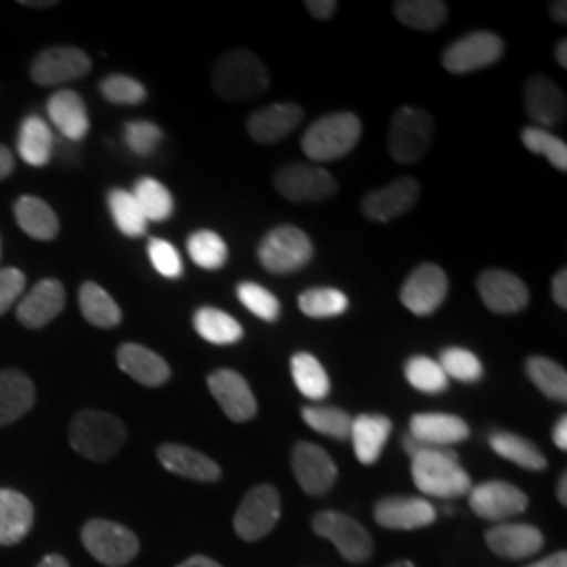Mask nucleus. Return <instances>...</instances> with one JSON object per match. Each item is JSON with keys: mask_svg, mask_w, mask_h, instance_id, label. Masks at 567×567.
Listing matches in <instances>:
<instances>
[{"mask_svg": "<svg viewBox=\"0 0 567 567\" xmlns=\"http://www.w3.org/2000/svg\"><path fill=\"white\" fill-rule=\"evenodd\" d=\"M100 91L107 102L116 105H140L147 100V91L142 82L124 74H112L103 79Z\"/></svg>", "mask_w": 567, "mask_h": 567, "instance_id": "49", "label": "nucleus"}, {"mask_svg": "<svg viewBox=\"0 0 567 567\" xmlns=\"http://www.w3.org/2000/svg\"><path fill=\"white\" fill-rule=\"evenodd\" d=\"M505 55V41L492 32H471L452 42L442 55V63L452 74H468L494 65Z\"/></svg>", "mask_w": 567, "mask_h": 567, "instance_id": "10", "label": "nucleus"}, {"mask_svg": "<svg viewBox=\"0 0 567 567\" xmlns=\"http://www.w3.org/2000/svg\"><path fill=\"white\" fill-rule=\"evenodd\" d=\"M84 548L107 567H122L131 564L140 553L137 536L116 522L91 519L81 532Z\"/></svg>", "mask_w": 567, "mask_h": 567, "instance_id": "7", "label": "nucleus"}, {"mask_svg": "<svg viewBox=\"0 0 567 567\" xmlns=\"http://www.w3.org/2000/svg\"><path fill=\"white\" fill-rule=\"evenodd\" d=\"M435 122L421 107H400L389 124V154L395 163L416 164L423 161L433 143Z\"/></svg>", "mask_w": 567, "mask_h": 567, "instance_id": "5", "label": "nucleus"}, {"mask_svg": "<svg viewBox=\"0 0 567 567\" xmlns=\"http://www.w3.org/2000/svg\"><path fill=\"white\" fill-rule=\"evenodd\" d=\"M347 307H349L347 295L337 288H309L299 295V309L307 318H313V320L343 316Z\"/></svg>", "mask_w": 567, "mask_h": 567, "instance_id": "42", "label": "nucleus"}, {"mask_svg": "<svg viewBox=\"0 0 567 567\" xmlns=\"http://www.w3.org/2000/svg\"><path fill=\"white\" fill-rule=\"evenodd\" d=\"M526 372L529 381L547 395L548 400L555 402H566L567 400V372L564 365L543 358V355H532L527 358Z\"/></svg>", "mask_w": 567, "mask_h": 567, "instance_id": "38", "label": "nucleus"}, {"mask_svg": "<svg viewBox=\"0 0 567 567\" xmlns=\"http://www.w3.org/2000/svg\"><path fill=\"white\" fill-rule=\"evenodd\" d=\"M34 526L32 503L16 489H0V547L21 543Z\"/></svg>", "mask_w": 567, "mask_h": 567, "instance_id": "28", "label": "nucleus"}, {"mask_svg": "<svg viewBox=\"0 0 567 567\" xmlns=\"http://www.w3.org/2000/svg\"><path fill=\"white\" fill-rule=\"evenodd\" d=\"M480 297L492 313L515 316L529 303V290L522 278L507 269H486L477 278Z\"/></svg>", "mask_w": 567, "mask_h": 567, "instance_id": "13", "label": "nucleus"}, {"mask_svg": "<svg viewBox=\"0 0 567 567\" xmlns=\"http://www.w3.org/2000/svg\"><path fill=\"white\" fill-rule=\"evenodd\" d=\"M213 89L227 102H248L264 95L269 74L264 61L246 49H231L213 68Z\"/></svg>", "mask_w": 567, "mask_h": 567, "instance_id": "1", "label": "nucleus"}, {"mask_svg": "<svg viewBox=\"0 0 567 567\" xmlns=\"http://www.w3.org/2000/svg\"><path fill=\"white\" fill-rule=\"evenodd\" d=\"M412 477L416 487L433 498H458L471 492V477L458 463L454 447L421 452L412 458Z\"/></svg>", "mask_w": 567, "mask_h": 567, "instance_id": "3", "label": "nucleus"}, {"mask_svg": "<svg viewBox=\"0 0 567 567\" xmlns=\"http://www.w3.org/2000/svg\"><path fill=\"white\" fill-rule=\"evenodd\" d=\"M21 4L32 7V9H47V7H55V0H42V2H39V0H23Z\"/></svg>", "mask_w": 567, "mask_h": 567, "instance_id": "62", "label": "nucleus"}, {"mask_svg": "<svg viewBox=\"0 0 567 567\" xmlns=\"http://www.w3.org/2000/svg\"><path fill=\"white\" fill-rule=\"evenodd\" d=\"M25 288V276L16 267L0 269V316H4L13 305L18 303Z\"/></svg>", "mask_w": 567, "mask_h": 567, "instance_id": "51", "label": "nucleus"}, {"mask_svg": "<svg viewBox=\"0 0 567 567\" xmlns=\"http://www.w3.org/2000/svg\"><path fill=\"white\" fill-rule=\"evenodd\" d=\"M447 297V276L440 265L425 264L416 267L400 290V299L408 311L419 318L433 316Z\"/></svg>", "mask_w": 567, "mask_h": 567, "instance_id": "12", "label": "nucleus"}, {"mask_svg": "<svg viewBox=\"0 0 567 567\" xmlns=\"http://www.w3.org/2000/svg\"><path fill=\"white\" fill-rule=\"evenodd\" d=\"M412 437L433 444V446L452 447L465 442L471 429L463 419L442 412H421L410 419Z\"/></svg>", "mask_w": 567, "mask_h": 567, "instance_id": "25", "label": "nucleus"}, {"mask_svg": "<svg viewBox=\"0 0 567 567\" xmlns=\"http://www.w3.org/2000/svg\"><path fill=\"white\" fill-rule=\"evenodd\" d=\"M110 215L116 227L128 238H140L147 229V219L143 217L142 208L126 189H112L107 196Z\"/></svg>", "mask_w": 567, "mask_h": 567, "instance_id": "40", "label": "nucleus"}, {"mask_svg": "<svg viewBox=\"0 0 567 567\" xmlns=\"http://www.w3.org/2000/svg\"><path fill=\"white\" fill-rule=\"evenodd\" d=\"M305 9L316 18V20H330L334 13H337V9H339V4L334 2V0H309V2H305Z\"/></svg>", "mask_w": 567, "mask_h": 567, "instance_id": "52", "label": "nucleus"}, {"mask_svg": "<svg viewBox=\"0 0 567 567\" xmlns=\"http://www.w3.org/2000/svg\"><path fill=\"white\" fill-rule=\"evenodd\" d=\"M527 567H567V553H555V555H550L547 559H543V561H538V564H532V566Z\"/></svg>", "mask_w": 567, "mask_h": 567, "instance_id": "56", "label": "nucleus"}, {"mask_svg": "<svg viewBox=\"0 0 567 567\" xmlns=\"http://www.w3.org/2000/svg\"><path fill=\"white\" fill-rule=\"evenodd\" d=\"M274 183L280 196L290 203H322L339 187L332 173L305 163L286 164L276 173Z\"/></svg>", "mask_w": 567, "mask_h": 567, "instance_id": "8", "label": "nucleus"}, {"mask_svg": "<svg viewBox=\"0 0 567 567\" xmlns=\"http://www.w3.org/2000/svg\"><path fill=\"white\" fill-rule=\"evenodd\" d=\"M550 295H553V301L559 305L561 309L567 307V271L566 269H559L553 278L550 284Z\"/></svg>", "mask_w": 567, "mask_h": 567, "instance_id": "53", "label": "nucleus"}, {"mask_svg": "<svg viewBox=\"0 0 567 567\" xmlns=\"http://www.w3.org/2000/svg\"><path fill=\"white\" fill-rule=\"evenodd\" d=\"M65 305V288L58 280H41L18 305V320L25 328L39 330L42 326L51 324Z\"/></svg>", "mask_w": 567, "mask_h": 567, "instance_id": "22", "label": "nucleus"}, {"mask_svg": "<svg viewBox=\"0 0 567 567\" xmlns=\"http://www.w3.org/2000/svg\"><path fill=\"white\" fill-rule=\"evenodd\" d=\"M524 105L529 121L536 122L538 128L555 126L566 118V95L555 82L532 74L524 84Z\"/></svg>", "mask_w": 567, "mask_h": 567, "instance_id": "19", "label": "nucleus"}, {"mask_svg": "<svg viewBox=\"0 0 567 567\" xmlns=\"http://www.w3.org/2000/svg\"><path fill=\"white\" fill-rule=\"evenodd\" d=\"M290 372L295 385L303 393L307 400L320 402L330 393V379L326 374L324 365L320 360L307 351H299L290 360Z\"/></svg>", "mask_w": 567, "mask_h": 567, "instance_id": "36", "label": "nucleus"}, {"mask_svg": "<svg viewBox=\"0 0 567 567\" xmlns=\"http://www.w3.org/2000/svg\"><path fill=\"white\" fill-rule=\"evenodd\" d=\"M362 137V121L351 112H334L311 122L301 137L309 161L334 163L344 158Z\"/></svg>", "mask_w": 567, "mask_h": 567, "instance_id": "2", "label": "nucleus"}, {"mask_svg": "<svg viewBox=\"0 0 567 567\" xmlns=\"http://www.w3.org/2000/svg\"><path fill=\"white\" fill-rule=\"evenodd\" d=\"M393 13L412 30L435 32L446 21L447 4L442 0H398Z\"/></svg>", "mask_w": 567, "mask_h": 567, "instance_id": "37", "label": "nucleus"}, {"mask_svg": "<svg viewBox=\"0 0 567 567\" xmlns=\"http://www.w3.org/2000/svg\"><path fill=\"white\" fill-rule=\"evenodd\" d=\"M553 442L559 450H567V416H561L553 429Z\"/></svg>", "mask_w": 567, "mask_h": 567, "instance_id": "55", "label": "nucleus"}, {"mask_svg": "<svg viewBox=\"0 0 567 567\" xmlns=\"http://www.w3.org/2000/svg\"><path fill=\"white\" fill-rule=\"evenodd\" d=\"M208 389L227 419L234 423H246L257 414V398L240 372L221 368L208 377Z\"/></svg>", "mask_w": 567, "mask_h": 567, "instance_id": "16", "label": "nucleus"}, {"mask_svg": "<svg viewBox=\"0 0 567 567\" xmlns=\"http://www.w3.org/2000/svg\"><path fill=\"white\" fill-rule=\"evenodd\" d=\"M313 529L322 538H328L347 561L351 564H364L372 555V538L349 515L337 513V511H324L313 517Z\"/></svg>", "mask_w": 567, "mask_h": 567, "instance_id": "11", "label": "nucleus"}, {"mask_svg": "<svg viewBox=\"0 0 567 567\" xmlns=\"http://www.w3.org/2000/svg\"><path fill=\"white\" fill-rule=\"evenodd\" d=\"M238 299L240 303L257 318H261L264 322H276L280 318V301L276 299V295H271L265 286L257 282H243L238 286Z\"/></svg>", "mask_w": 567, "mask_h": 567, "instance_id": "47", "label": "nucleus"}, {"mask_svg": "<svg viewBox=\"0 0 567 567\" xmlns=\"http://www.w3.org/2000/svg\"><path fill=\"white\" fill-rule=\"evenodd\" d=\"M391 429V421L383 414H360L358 419H353L349 437L362 465H374L381 458Z\"/></svg>", "mask_w": 567, "mask_h": 567, "instance_id": "29", "label": "nucleus"}, {"mask_svg": "<svg viewBox=\"0 0 567 567\" xmlns=\"http://www.w3.org/2000/svg\"><path fill=\"white\" fill-rule=\"evenodd\" d=\"M158 461L166 471L194 482H217L221 477V466L213 458L182 444H164L158 447Z\"/></svg>", "mask_w": 567, "mask_h": 567, "instance_id": "26", "label": "nucleus"}, {"mask_svg": "<svg viewBox=\"0 0 567 567\" xmlns=\"http://www.w3.org/2000/svg\"><path fill=\"white\" fill-rule=\"evenodd\" d=\"M133 198L140 204L143 217L147 221H166L173 210H175V200L173 194L164 187L163 183L156 182L154 177H142L135 183V189L131 192Z\"/></svg>", "mask_w": 567, "mask_h": 567, "instance_id": "39", "label": "nucleus"}, {"mask_svg": "<svg viewBox=\"0 0 567 567\" xmlns=\"http://www.w3.org/2000/svg\"><path fill=\"white\" fill-rule=\"evenodd\" d=\"M555 58H557V63L561 65V68H567V41L566 39H561V41L557 42V47H555Z\"/></svg>", "mask_w": 567, "mask_h": 567, "instance_id": "60", "label": "nucleus"}, {"mask_svg": "<svg viewBox=\"0 0 567 567\" xmlns=\"http://www.w3.org/2000/svg\"><path fill=\"white\" fill-rule=\"evenodd\" d=\"M118 368L140 385L161 386L171 379V365L163 355L137 343H124L118 353Z\"/></svg>", "mask_w": 567, "mask_h": 567, "instance_id": "24", "label": "nucleus"}, {"mask_svg": "<svg viewBox=\"0 0 567 567\" xmlns=\"http://www.w3.org/2000/svg\"><path fill=\"white\" fill-rule=\"evenodd\" d=\"M557 496H559V503L566 507L567 505V473L561 475L559 480V486H557Z\"/></svg>", "mask_w": 567, "mask_h": 567, "instance_id": "61", "label": "nucleus"}, {"mask_svg": "<svg viewBox=\"0 0 567 567\" xmlns=\"http://www.w3.org/2000/svg\"><path fill=\"white\" fill-rule=\"evenodd\" d=\"M421 185L412 177H400L381 189H374L362 200L365 219L377 224H389L412 210L419 200Z\"/></svg>", "mask_w": 567, "mask_h": 567, "instance_id": "17", "label": "nucleus"}, {"mask_svg": "<svg viewBox=\"0 0 567 567\" xmlns=\"http://www.w3.org/2000/svg\"><path fill=\"white\" fill-rule=\"evenodd\" d=\"M16 219L30 238L41 243L55 240L60 234V219L55 210L34 196H21L16 203Z\"/></svg>", "mask_w": 567, "mask_h": 567, "instance_id": "31", "label": "nucleus"}, {"mask_svg": "<svg viewBox=\"0 0 567 567\" xmlns=\"http://www.w3.org/2000/svg\"><path fill=\"white\" fill-rule=\"evenodd\" d=\"M55 140L51 126L41 116H28L21 122L18 150L21 161L30 166H47L53 156Z\"/></svg>", "mask_w": 567, "mask_h": 567, "instance_id": "32", "label": "nucleus"}, {"mask_svg": "<svg viewBox=\"0 0 567 567\" xmlns=\"http://www.w3.org/2000/svg\"><path fill=\"white\" fill-rule=\"evenodd\" d=\"M163 128L158 124H154V122L133 121L124 124V143H126V147L133 154L142 156V158L152 156L158 150V145L163 143Z\"/></svg>", "mask_w": 567, "mask_h": 567, "instance_id": "48", "label": "nucleus"}, {"mask_svg": "<svg viewBox=\"0 0 567 567\" xmlns=\"http://www.w3.org/2000/svg\"><path fill=\"white\" fill-rule=\"evenodd\" d=\"M440 365L447 379H456L461 383H477L484 377V365L480 358L463 347H446L440 353Z\"/></svg>", "mask_w": 567, "mask_h": 567, "instance_id": "45", "label": "nucleus"}, {"mask_svg": "<svg viewBox=\"0 0 567 567\" xmlns=\"http://www.w3.org/2000/svg\"><path fill=\"white\" fill-rule=\"evenodd\" d=\"M257 255L269 274L286 276L311 261L313 244L297 225H278L261 240Z\"/></svg>", "mask_w": 567, "mask_h": 567, "instance_id": "6", "label": "nucleus"}, {"mask_svg": "<svg viewBox=\"0 0 567 567\" xmlns=\"http://www.w3.org/2000/svg\"><path fill=\"white\" fill-rule=\"evenodd\" d=\"M374 517H377L379 526L386 527V529L410 532V529L431 526L437 517V511L425 498L389 496V498L377 503Z\"/></svg>", "mask_w": 567, "mask_h": 567, "instance_id": "21", "label": "nucleus"}, {"mask_svg": "<svg viewBox=\"0 0 567 567\" xmlns=\"http://www.w3.org/2000/svg\"><path fill=\"white\" fill-rule=\"evenodd\" d=\"M147 255L150 261L154 265V269L168 280H177L183 276L182 255L177 252V248L161 238H152L147 244Z\"/></svg>", "mask_w": 567, "mask_h": 567, "instance_id": "50", "label": "nucleus"}, {"mask_svg": "<svg viewBox=\"0 0 567 567\" xmlns=\"http://www.w3.org/2000/svg\"><path fill=\"white\" fill-rule=\"evenodd\" d=\"M79 305L82 318L95 328H114L122 322L121 307L100 284H82L79 290Z\"/></svg>", "mask_w": 567, "mask_h": 567, "instance_id": "33", "label": "nucleus"}, {"mask_svg": "<svg viewBox=\"0 0 567 567\" xmlns=\"http://www.w3.org/2000/svg\"><path fill=\"white\" fill-rule=\"evenodd\" d=\"M301 414H303V421L307 425L311 426L313 431L322 433L326 437L349 440V435H351L353 419L349 416V412H344L341 408H334V405H305Z\"/></svg>", "mask_w": 567, "mask_h": 567, "instance_id": "41", "label": "nucleus"}, {"mask_svg": "<svg viewBox=\"0 0 567 567\" xmlns=\"http://www.w3.org/2000/svg\"><path fill=\"white\" fill-rule=\"evenodd\" d=\"M489 446L498 456H503V458H507L511 463L527 468V471L547 468L545 454L536 447V444H532L529 440L522 437V435H515V433H508V431H496V433L489 435Z\"/></svg>", "mask_w": 567, "mask_h": 567, "instance_id": "35", "label": "nucleus"}, {"mask_svg": "<svg viewBox=\"0 0 567 567\" xmlns=\"http://www.w3.org/2000/svg\"><path fill=\"white\" fill-rule=\"evenodd\" d=\"M49 118L58 126L63 140L70 143H81L91 128L86 105L76 91H58L47 103Z\"/></svg>", "mask_w": 567, "mask_h": 567, "instance_id": "27", "label": "nucleus"}, {"mask_svg": "<svg viewBox=\"0 0 567 567\" xmlns=\"http://www.w3.org/2000/svg\"><path fill=\"white\" fill-rule=\"evenodd\" d=\"M16 168V161H13V154L9 147L0 145V179H7Z\"/></svg>", "mask_w": 567, "mask_h": 567, "instance_id": "54", "label": "nucleus"}, {"mask_svg": "<svg viewBox=\"0 0 567 567\" xmlns=\"http://www.w3.org/2000/svg\"><path fill=\"white\" fill-rule=\"evenodd\" d=\"M292 471L299 486L311 496H322L330 492L339 475L334 461L324 447L309 442H299L292 450Z\"/></svg>", "mask_w": 567, "mask_h": 567, "instance_id": "18", "label": "nucleus"}, {"mask_svg": "<svg viewBox=\"0 0 567 567\" xmlns=\"http://www.w3.org/2000/svg\"><path fill=\"white\" fill-rule=\"evenodd\" d=\"M550 16L553 20L559 21V23H566L567 21V2L566 0H557L550 4Z\"/></svg>", "mask_w": 567, "mask_h": 567, "instance_id": "57", "label": "nucleus"}, {"mask_svg": "<svg viewBox=\"0 0 567 567\" xmlns=\"http://www.w3.org/2000/svg\"><path fill=\"white\" fill-rule=\"evenodd\" d=\"M303 121V107L297 103H271L250 114L248 135L257 143L274 145L286 140Z\"/></svg>", "mask_w": 567, "mask_h": 567, "instance_id": "20", "label": "nucleus"}, {"mask_svg": "<svg viewBox=\"0 0 567 567\" xmlns=\"http://www.w3.org/2000/svg\"><path fill=\"white\" fill-rule=\"evenodd\" d=\"M37 402L34 383L20 370L0 372V426L21 419Z\"/></svg>", "mask_w": 567, "mask_h": 567, "instance_id": "30", "label": "nucleus"}, {"mask_svg": "<svg viewBox=\"0 0 567 567\" xmlns=\"http://www.w3.org/2000/svg\"><path fill=\"white\" fill-rule=\"evenodd\" d=\"M39 567H70V564L61 555H47L41 564H39Z\"/></svg>", "mask_w": 567, "mask_h": 567, "instance_id": "59", "label": "nucleus"}, {"mask_svg": "<svg viewBox=\"0 0 567 567\" xmlns=\"http://www.w3.org/2000/svg\"><path fill=\"white\" fill-rule=\"evenodd\" d=\"M487 547L503 559H526L545 545V536L538 527L527 524H501L486 534Z\"/></svg>", "mask_w": 567, "mask_h": 567, "instance_id": "23", "label": "nucleus"}, {"mask_svg": "<svg viewBox=\"0 0 567 567\" xmlns=\"http://www.w3.org/2000/svg\"><path fill=\"white\" fill-rule=\"evenodd\" d=\"M522 142L532 154L545 156L548 163L553 164L557 171L566 173L567 171V145L564 140L555 137L548 133L547 128L538 126H526L522 131Z\"/></svg>", "mask_w": 567, "mask_h": 567, "instance_id": "46", "label": "nucleus"}, {"mask_svg": "<svg viewBox=\"0 0 567 567\" xmlns=\"http://www.w3.org/2000/svg\"><path fill=\"white\" fill-rule=\"evenodd\" d=\"M405 379L416 391L426 395H437L447 389L446 372L442 370L440 362L426 358V355H414L404 365Z\"/></svg>", "mask_w": 567, "mask_h": 567, "instance_id": "44", "label": "nucleus"}, {"mask_svg": "<svg viewBox=\"0 0 567 567\" xmlns=\"http://www.w3.org/2000/svg\"><path fill=\"white\" fill-rule=\"evenodd\" d=\"M280 519V492L274 486L252 487L244 496L243 505L236 511L234 527L236 534L246 540L255 543L265 538Z\"/></svg>", "mask_w": 567, "mask_h": 567, "instance_id": "9", "label": "nucleus"}, {"mask_svg": "<svg viewBox=\"0 0 567 567\" xmlns=\"http://www.w3.org/2000/svg\"><path fill=\"white\" fill-rule=\"evenodd\" d=\"M126 440L121 419L102 410H82L70 426V444L84 458L110 461Z\"/></svg>", "mask_w": 567, "mask_h": 567, "instance_id": "4", "label": "nucleus"}, {"mask_svg": "<svg viewBox=\"0 0 567 567\" xmlns=\"http://www.w3.org/2000/svg\"><path fill=\"white\" fill-rule=\"evenodd\" d=\"M194 328L204 341L213 344H234L244 337L240 322L217 307H200L194 313Z\"/></svg>", "mask_w": 567, "mask_h": 567, "instance_id": "34", "label": "nucleus"}, {"mask_svg": "<svg viewBox=\"0 0 567 567\" xmlns=\"http://www.w3.org/2000/svg\"><path fill=\"white\" fill-rule=\"evenodd\" d=\"M389 567H416L414 564H410V561H398V564H393V566Z\"/></svg>", "mask_w": 567, "mask_h": 567, "instance_id": "63", "label": "nucleus"}, {"mask_svg": "<svg viewBox=\"0 0 567 567\" xmlns=\"http://www.w3.org/2000/svg\"><path fill=\"white\" fill-rule=\"evenodd\" d=\"M91 70L89 55L76 47H51L32 61L30 76L41 86H55L63 82L79 81Z\"/></svg>", "mask_w": 567, "mask_h": 567, "instance_id": "15", "label": "nucleus"}, {"mask_svg": "<svg viewBox=\"0 0 567 567\" xmlns=\"http://www.w3.org/2000/svg\"><path fill=\"white\" fill-rule=\"evenodd\" d=\"M468 505L475 515L489 522H505L526 511L529 498L526 492L507 482H484L480 486L471 487Z\"/></svg>", "mask_w": 567, "mask_h": 567, "instance_id": "14", "label": "nucleus"}, {"mask_svg": "<svg viewBox=\"0 0 567 567\" xmlns=\"http://www.w3.org/2000/svg\"><path fill=\"white\" fill-rule=\"evenodd\" d=\"M179 567H224L219 566L217 561H213V559H208V557H203V555H196V557H189L187 561H183Z\"/></svg>", "mask_w": 567, "mask_h": 567, "instance_id": "58", "label": "nucleus"}, {"mask_svg": "<svg viewBox=\"0 0 567 567\" xmlns=\"http://www.w3.org/2000/svg\"><path fill=\"white\" fill-rule=\"evenodd\" d=\"M192 261L203 269H221L227 264V244L217 231L198 229L187 238Z\"/></svg>", "mask_w": 567, "mask_h": 567, "instance_id": "43", "label": "nucleus"}]
</instances>
